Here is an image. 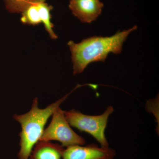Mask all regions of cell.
Listing matches in <instances>:
<instances>
[{"label":"cell","mask_w":159,"mask_h":159,"mask_svg":"<svg viewBox=\"0 0 159 159\" xmlns=\"http://www.w3.org/2000/svg\"><path fill=\"white\" fill-rule=\"evenodd\" d=\"M137 29L134 26L128 30L118 31L109 37L93 36L75 43H68L71 53L74 75L82 73L91 63L104 62L109 54L121 53L122 46L128 35Z\"/></svg>","instance_id":"obj_1"},{"label":"cell","mask_w":159,"mask_h":159,"mask_svg":"<svg viewBox=\"0 0 159 159\" xmlns=\"http://www.w3.org/2000/svg\"><path fill=\"white\" fill-rule=\"evenodd\" d=\"M69 95L43 109L39 107L38 99L35 97L29 112L22 115L15 114L13 116V119L20 124L21 128L19 134L20 148L17 155L18 159H29L32 149L42 135L49 118Z\"/></svg>","instance_id":"obj_2"},{"label":"cell","mask_w":159,"mask_h":159,"mask_svg":"<svg viewBox=\"0 0 159 159\" xmlns=\"http://www.w3.org/2000/svg\"><path fill=\"white\" fill-rule=\"evenodd\" d=\"M114 111L113 107L110 106L104 112L98 116L85 115L74 109L64 111V114L71 126L89 134L99 142L101 147L108 148L109 143L106 137L105 130L109 118Z\"/></svg>","instance_id":"obj_3"},{"label":"cell","mask_w":159,"mask_h":159,"mask_svg":"<svg viewBox=\"0 0 159 159\" xmlns=\"http://www.w3.org/2000/svg\"><path fill=\"white\" fill-rule=\"evenodd\" d=\"M51 116V122L44 130L39 141H57L61 143L62 147L66 148L85 144L84 139L71 128L66 119L64 111L61 110L60 106L55 109Z\"/></svg>","instance_id":"obj_4"},{"label":"cell","mask_w":159,"mask_h":159,"mask_svg":"<svg viewBox=\"0 0 159 159\" xmlns=\"http://www.w3.org/2000/svg\"><path fill=\"white\" fill-rule=\"evenodd\" d=\"M113 149L99 147L96 144L74 145L67 147L63 152L62 159H114Z\"/></svg>","instance_id":"obj_5"},{"label":"cell","mask_w":159,"mask_h":159,"mask_svg":"<svg viewBox=\"0 0 159 159\" xmlns=\"http://www.w3.org/2000/svg\"><path fill=\"white\" fill-rule=\"evenodd\" d=\"M103 6L99 0H70L69 7L80 21L91 23L101 14Z\"/></svg>","instance_id":"obj_6"},{"label":"cell","mask_w":159,"mask_h":159,"mask_svg":"<svg viewBox=\"0 0 159 159\" xmlns=\"http://www.w3.org/2000/svg\"><path fill=\"white\" fill-rule=\"evenodd\" d=\"M64 149L57 143L39 141L32 149L29 159H62Z\"/></svg>","instance_id":"obj_7"},{"label":"cell","mask_w":159,"mask_h":159,"mask_svg":"<svg viewBox=\"0 0 159 159\" xmlns=\"http://www.w3.org/2000/svg\"><path fill=\"white\" fill-rule=\"evenodd\" d=\"M38 9L40 15L41 22L43 23L46 31L52 39H57V36L54 33L53 28L54 25L51 22V11L53 8L49 6L45 2H41L37 3Z\"/></svg>","instance_id":"obj_8"},{"label":"cell","mask_w":159,"mask_h":159,"mask_svg":"<svg viewBox=\"0 0 159 159\" xmlns=\"http://www.w3.org/2000/svg\"><path fill=\"white\" fill-rule=\"evenodd\" d=\"M6 9L11 13H22L33 4L45 2L46 0H3Z\"/></svg>","instance_id":"obj_9"},{"label":"cell","mask_w":159,"mask_h":159,"mask_svg":"<svg viewBox=\"0 0 159 159\" xmlns=\"http://www.w3.org/2000/svg\"><path fill=\"white\" fill-rule=\"evenodd\" d=\"M36 4L29 6L22 12L21 21L23 24L36 25L42 23Z\"/></svg>","instance_id":"obj_10"},{"label":"cell","mask_w":159,"mask_h":159,"mask_svg":"<svg viewBox=\"0 0 159 159\" xmlns=\"http://www.w3.org/2000/svg\"><path fill=\"white\" fill-rule=\"evenodd\" d=\"M83 1H87V0H83Z\"/></svg>","instance_id":"obj_11"}]
</instances>
